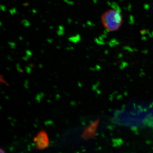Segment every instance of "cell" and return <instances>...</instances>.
Returning a JSON list of instances; mask_svg holds the SVG:
<instances>
[{"instance_id":"1","label":"cell","mask_w":153,"mask_h":153,"mask_svg":"<svg viewBox=\"0 0 153 153\" xmlns=\"http://www.w3.org/2000/svg\"><path fill=\"white\" fill-rule=\"evenodd\" d=\"M102 22L107 30L113 32L120 27L122 23V17L118 10H109L102 15Z\"/></svg>"},{"instance_id":"2","label":"cell","mask_w":153,"mask_h":153,"mask_svg":"<svg viewBox=\"0 0 153 153\" xmlns=\"http://www.w3.org/2000/svg\"><path fill=\"white\" fill-rule=\"evenodd\" d=\"M36 147L38 149H44L49 145V140L47 133L44 131H41L35 138Z\"/></svg>"},{"instance_id":"3","label":"cell","mask_w":153,"mask_h":153,"mask_svg":"<svg viewBox=\"0 0 153 153\" xmlns=\"http://www.w3.org/2000/svg\"><path fill=\"white\" fill-rule=\"evenodd\" d=\"M0 153H5V152L2 149H1V152H0Z\"/></svg>"}]
</instances>
